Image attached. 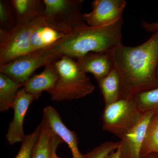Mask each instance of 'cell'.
Wrapping results in <instances>:
<instances>
[{
  "label": "cell",
  "mask_w": 158,
  "mask_h": 158,
  "mask_svg": "<svg viewBox=\"0 0 158 158\" xmlns=\"http://www.w3.org/2000/svg\"><path fill=\"white\" fill-rule=\"evenodd\" d=\"M110 54L121 79V98L132 99L138 94L158 87V30L141 45L121 43Z\"/></svg>",
  "instance_id": "1"
},
{
  "label": "cell",
  "mask_w": 158,
  "mask_h": 158,
  "mask_svg": "<svg viewBox=\"0 0 158 158\" xmlns=\"http://www.w3.org/2000/svg\"><path fill=\"white\" fill-rule=\"evenodd\" d=\"M123 19L107 26H78L53 47L61 56L79 59L92 52H109L122 43Z\"/></svg>",
  "instance_id": "2"
},
{
  "label": "cell",
  "mask_w": 158,
  "mask_h": 158,
  "mask_svg": "<svg viewBox=\"0 0 158 158\" xmlns=\"http://www.w3.org/2000/svg\"><path fill=\"white\" fill-rule=\"evenodd\" d=\"M54 64L59 78L55 88L48 92L52 100L77 99L94 91L95 86L75 59L61 56Z\"/></svg>",
  "instance_id": "3"
},
{
  "label": "cell",
  "mask_w": 158,
  "mask_h": 158,
  "mask_svg": "<svg viewBox=\"0 0 158 158\" xmlns=\"http://www.w3.org/2000/svg\"><path fill=\"white\" fill-rule=\"evenodd\" d=\"M44 17V11H37L9 30H0V65L32 52L31 36Z\"/></svg>",
  "instance_id": "4"
},
{
  "label": "cell",
  "mask_w": 158,
  "mask_h": 158,
  "mask_svg": "<svg viewBox=\"0 0 158 158\" xmlns=\"http://www.w3.org/2000/svg\"><path fill=\"white\" fill-rule=\"evenodd\" d=\"M142 115L133 99H120L105 106L102 116L103 129L120 139L138 123Z\"/></svg>",
  "instance_id": "5"
},
{
  "label": "cell",
  "mask_w": 158,
  "mask_h": 158,
  "mask_svg": "<svg viewBox=\"0 0 158 158\" xmlns=\"http://www.w3.org/2000/svg\"><path fill=\"white\" fill-rule=\"evenodd\" d=\"M61 57L53 46L37 50L0 65V73L23 85L38 68L56 62Z\"/></svg>",
  "instance_id": "6"
},
{
  "label": "cell",
  "mask_w": 158,
  "mask_h": 158,
  "mask_svg": "<svg viewBox=\"0 0 158 158\" xmlns=\"http://www.w3.org/2000/svg\"><path fill=\"white\" fill-rule=\"evenodd\" d=\"M76 27L45 16L43 21L34 30L31 36L32 51L53 46L67 37Z\"/></svg>",
  "instance_id": "7"
},
{
  "label": "cell",
  "mask_w": 158,
  "mask_h": 158,
  "mask_svg": "<svg viewBox=\"0 0 158 158\" xmlns=\"http://www.w3.org/2000/svg\"><path fill=\"white\" fill-rule=\"evenodd\" d=\"M126 5L124 0H95L92 11L83 14V19L90 27L109 25L123 18Z\"/></svg>",
  "instance_id": "8"
},
{
  "label": "cell",
  "mask_w": 158,
  "mask_h": 158,
  "mask_svg": "<svg viewBox=\"0 0 158 158\" xmlns=\"http://www.w3.org/2000/svg\"><path fill=\"white\" fill-rule=\"evenodd\" d=\"M43 2L46 17L73 27L85 23L81 13L83 0H44Z\"/></svg>",
  "instance_id": "9"
},
{
  "label": "cell",
  "mask_w": 158,
  "mask_h": 158,
  "mask_svg": "<svg viewBox=\"0 0 158 158\" xmlns=\"http://www.w3.org/2000/svg\"><path fill=\"white\" fill-rule=\"evenodd\" d=\"M36 98L22 88L18 92L12 106L14 115L13 120L9 123L6 135L7 141L10 145L22 142L26 135L23 131L25 117L29 107Z\"/></svg>",
  "instance_id": "10"
},
{
  "label": "cell",
  "mask_w": 158,
  "mask_h": 158,
  "mask_svg": "<svg viewBox=\"0 0 158 158\" xmlns=\"http://www.w3.org/2000/svg\"><path fill=\"white\" fill-rule=\"evenodd\" d=\"M155 113H143L138 123L120 138L121 158H140L148 127Z\"/></svg>",
  "instance_id": "11"
},
{
  "label": "cell",
  "mask_w": 158,
  "mask_h": 158,
  "mask_svg": "<svg viewBox=\"0 0 158 158\" xmlns=\"http://www.w3.org/2000/svg\"><path fill=\"white\" fill-rule=\"evenodd\" d=\"M44 118L52 131L68 144L73 158H84L78 147V140L76 133L70 131L63 123L59 113L55 108L47 106L43 110Z\"/></svg>",
  "instance_id": "12"
},
{
  "label": "cell",
  "mask_w": 158,
  "mask_h": 158,
  "mask_svg": "<svg viewBox=\"0 0 158 158\" xmlns=\"http://www.w3.org/2000/svg\"><path fill=\"white\" fill-rule=\"evenodd\" d=\"M55 62L46 65L40 73L33 75L23 84V88L26 91L34 95L36 99L41 96L42 92H48L54 89L56 85L59 75Z\"/></svg>",
  "instance_id": "13"
},
{
  "label": "cell",
  "mask_w": 158,
  "mask_h": 158,
  "mask_svg": "<svg viewBox=\"0 0 158 158\" xmlns=\"http://www.w3.org/2000/svg\"><path fill=\"white\" fill-rule=\"evenodd\" d=\"M76 60L81 69L85 73L92 74L97 81L107 75L114 67L110 52L90 53Z\"/></svg>",
  "instance_id": "14"
},
{
  "label": "cell",
  "mask_w": 158,
  "mask_h": 158,
  "mask_svg": "<svg viewBox=\"0 0 158 158\" xmlns=\"http://www.w3.org/2000/svg\"><path fill=\"white\" fill-rule=\"evenodd\" d=\"M40 132L33 150L32 158H52L58 146L64 141L54 133L45 118L40 123Z\"/></svg>",
  "instance_id": "15"
},
{
  "label": "cell",
  "mask_w": 158,
  "mask_h": 158,
  "mask_svg": "<svg viewBox=\"0 0 158 158\" xmlns=\"http://www.w3.org/2000/svg\"><path fill=\"white\" fill-rule=\"evenodd\" d=\"M97 82L103 96L105 106L121 99V79L118 71L114 67L107 75Z\"/></svg>",
  "instance_id": "16"
},
{
  "label": "cell",
  "mask_w": 158,
  "mask_h": 158,
  "mask_svg": "<svg viewBox=\"0 0 158 158\" xmlns=\"http://www.w3.org/2000/svg\"><path fill=\"white\" fill-rule=\"evenodd\" d=\"M23 86L0 73V112H6L12 108L18 92Z\"/></svg>",
  "instance_id": "17"
},
{
  "label": "cell",
  "mask_w": 158,
  "mask_h": 158,
  "mask_svg": "<svg viewBox=\"0 0 158 158\" xmlns=\"http://www.w3.org/2000/svg\"><path fill=\"white\" fill-rule=\"evenodd\" d=\"M153 153H158V113H155L149 122L141 148V156Z\"/></svg>",
  "instance_id": "18"
},
{
  "label": "cell",
  "mask_w": 158,
  "mask_h": 158,
  "mask_svg": "<svg viewBox=\"0 0 158 158\" xmlns=\"http://www.w3.org/2000/svg\"><path fill=\"white\" fill-rule=\"evenodd\" d=\"M17 23L37 11H44L43 1L40 0H11Z\"/></svg>",
  "instance_id": "19"
},
{
  "label": "cell",
  "mask_w": 158,
  "mask_h": 158,
  "mask_svg": "<svg viewBox=\"0 0 158 158\" xmlns=\"http://www.w3.org/2000/svg\"><path fill=\"white\" fill-rule=\"evenodd\" d=\"M133 99L142 114L147 112L158 113V87L138 94Z\"/></svg>",
  "instance_id": "20"
},
{
  "label": "cell",
  "mask_w": 158,
  "mask_h": 158,
  "mask_svg": "<svg viewBox=\"0 0 158 158\" xmlns=\"http://www.w3.org/2000/svg\"><path fill=\"white\" fill-rule=\"evenodd\" d=\"M17 23L15 13L10 1L1 0L0 30H9Z\"/></svg>",
  "instance_id": "21"
},
{
  "label": "cell",
  "mask_w": 158,
  "mask_h": 158,
  "mask_svg": "<svg viewBox=\"0 0 158 158\" xmlns=\"http://www.w3.org/2000/svg\"><path fill=\"white\" fill-rule=\"evenodd\" d=\"M40 132V125L39 124L30 135L25 136L22 143L21 147L15 158H32L33 150L39 138Z\"/></svg>",
  "instance_id": "22"
},
{
  "label": "cell",
  "mask_w": 158,
  "mask_h": 158,
  "mask_svg": "<svg viewBox=\"0 0 158 158\" xmlns=\"http://www.w3.org/2000/svg\"><path fill=\"white\" fill-rule=\"evenodd\" d=\"M121 145L120 141H106L94 148L90 152L84 155V158H105L111 152L115 151Z\"/></svg>",
  "instance_id": "23"
},
{
  "label": "cell",
  "mask_w": 158,
  "mask_h": 158,
  "mask_svg": "<svg viewBox=\"0 0 158 158\" xmlns=\"http://www.w3.org/2000/svg\"><path fill=\"white\" fill-rule=\"evenodd\" d=\"M141 25L143 28L151 33H153L158 30V22L149 23L143 20Z\"/></svg>",
  "instance_id": "24"
},
{
  "label": "cell",
  "mask_w": 158,
  "mask_h": 158,
  "mask_svg": "<svg viewBox=\"0 0 158 158\" xmlns=\"http://www.w3.org/2000/svg\"><path fill=\"white\" fill-rule=\"evenodd\" d=\"M119 148L115 151L113 152L108 155L105 158H121L120 149Z\"/></svg>",
  "instance_id": "25"
},
{
  "label": "cell",
  "mask_w": 158,
  "mask_h": 158,
  "mask_svg": "<svg viewBox=\"0 0 158 158\" xmlns=\"http://www.w3.org/2000/svg\"><path fill=\"white\" fill-rule=\"evenodd\" d=\"M140 158H158V153H153L149 154L147 155L141 156Z\"/></svg>",
  "instance_id": "26"
},
{
  "label": "cell",
  "mask_w": 158,
  "mask_h": 158,
  "mask_svg": "<svg viewBox=\"0 0 158 158\" xmlns=\"http://www.w3.org/2000/svg\"><path fill=\"white\" fill-rule=\"evenodd\" d=\"M54 158H60L58 156L56 155V154L55 155V156H54Z\"/></svg>",
  "instance_id": "27"
},
{
  "label": "cell",
  "mask_w": 158,
  "mask_h": 158,
  "mask_svg": "<svg viewBox=\"0 0 158 158\" xmlns=\"http://www.w3.org/2000/svg\"><path fill=\"white\" fill-rule=\"evenodd\" d=\"M56 154V152L55 153H54L53 156L52 158H54V156H55V155Z\"/></svg>",
  "instance_id": "28"
},
{
  "label": "cell",
  "mask_w": 158,
  "mask_h": 158,
  "mask_svg": "<svg viewBox=\"0 0 158 158\" xmlns=\"http://www.w3.org/2000/svg\"><path fill=\"white\" fill-rule=\"evenodd\" d=\"M157 77L158 79V69H157Z\"/></svg>",
  "instance_id": "29"
}]
</instances>
